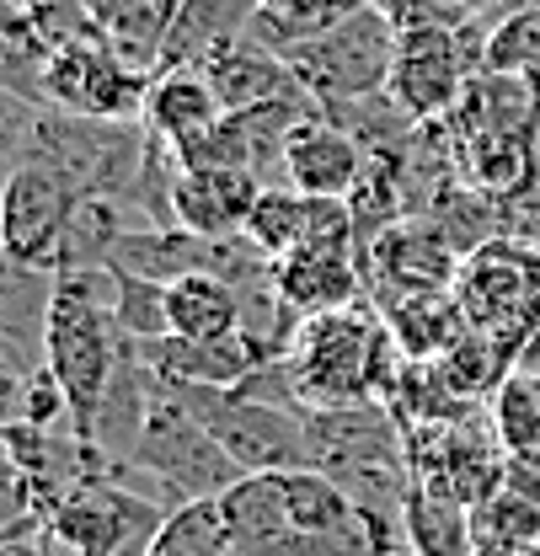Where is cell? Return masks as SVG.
<instances>
[{
	"mask_svg": "<svg viewBox=\"0 0 540 556\" xmlns=\"http://www.w3.org/2000/svg\"><path fill=\"white\" fill-rule=\"evenodd\" d=\"M129 338L113 311V274H60L49 300V327H43V364L60 380L70 402V428L80 444L97 450V422L108 407V391L124 369Z\"/></svg>",
	"mask_w": 540,
	"mask_h": 556,
	"instance_id": "cell-1",
	"label": "cell"
},
{
	"mask_svg": "<svg viewBox=\"0 0 540 556\" xmlns=\"http://www.w3.org/2000/svg\"><path fill=\"white\" fill-rule=\"evenodd\" d=\"M124 471H135L150 482V492L177 514L188 503H209V497H225L230 486L241 482L247 471L219 450V439L199 422V413L177 396V386H155V402L145 413L135 450L124 460Z\"/></svg>",
	"mask_w": 540,
	"mask_h": 556,
	"instance_id": "cell-2",
	"label": "cell"
},
{
	"mask_svg": "<svg viewBox=\"0 0 540 556\" xmlns=\"http://www.w3.org/2000/svg\"><path fill=\"white\" fill-rule=\"evenodd\" d=\"M16 166L60 172L80 199L108 193L129 204V188L145 182L150 166V135H139L135 124H91V118L38 108L33 124L16 135Z\"/></svg>",
	"mask_w": 540,
	"mask_h": 556,
	"instance_id": "cell-3",
	"label": "cell"
},
{
	"mask_svg": "<svg viewBox=\"0 0 540 556\" xmlns=\"http://www.w3.org/2000/svg\"><path fill=\"white\" fill-rule=\"evenodd\" d=\"M397 43H402V33L391 27V16L380 5H364L338 27H327L305 43H289L284 60L300 75V86L316 97L322 113H338V108L369 102L391 86Z\"/></svg>",
	"mask_w": 540,
	"mask_h": 556,
	"instance_id": "cell-4",
	"label": "cell"
},
{
	"mask_svg": "<svg viewBox=\"0 0 540 556\" xmlns=\"http://www.w3.org/2000/svg\"><path fill=\"white\" fill-rule=\"evenodd\" d=\"M166 519H172V508L161 497H150L118 466H108V471H91L70 486L49 530L75 556H155Z\"/></svg>",
	"mask_w": 540,
	"mask_h": 556,
	"instance_id": "cell-5",
	"label": "cell"
},
{
	"mask_svg": "<svg viewBox=\"0 0 540 556\" xmlns=\"http://www.w3.org/2000/svg\"><path fill=\"white\" fill-rule=\"evenodd\" d=\"M177 396L199 413V422L219 439V450L247 471H305L311 460V413L300 407H278L252 391H199V386H177Z\"/></svg>",
	"mask_w": 540,
	"mask_h": 556,
	"instance_id": "cell-6",
	"label": "cell"
},
{
	"mask_svg": "<svg viewBox=\"0 0 540 556\" xmlns=\"http://www.w3.org/2000/svg\"><path fill=\"white\" fill-rule=\"evenodd\" d=\"M150 80H155L150 70L129 65L97 33H86L49 54V65L38 75V108L91 118V124H145Z\"/></svg>",
	"mask_w": 540,
	"mask_h": 556,
	"instance_id": "cell-7",
	"label": "cell"
},
{
	"mask_svg": "<svg viewBox=\"0 0 540 556\" xmlns=\"http://www.w3.org/2000/svg\"><path fill=\"white\" fill-rule=\"evenodd\" d=\"M481 70H487V33L481 27L402 33L386 97L412 124H450Z\"/></svg>",
	"mask_w": 540,
	"mask_h": 556,
	"instance_id": "cell-8",
	"label": "cell"
},
{
	"mask_svg": "<svg viewBox=\"0 0 540 556\" xmlns=\"http://www.w3.org/2000/svg\"><path fill=\"white\" fill-rule=\"evenodd\" d=\"M75 204H80V193L70 188L60 172H49V166H11V177H5V204H0L5 263L60 278Z\"/></svg>",
	"mask_w": 540,
	"mask_h": 556,
	"instance_id": "cell-9",
	"label": "cell"
},
{
	"mask_svg": "<svg viewBox=\"0 0 540 556\" xmlns=\"http://www.w3.org/2000/svg\"><path fill=\"white\" fill-rule=\"evenodd\" d=\"M139 358L166 380V386H199V391H236L247 386L268 358H278L252 327L219 338V343H188V338H155V343H135Z\"/></svg>",
	"mask_w": 540,
	"mask_h": 556,
	"instance_id": "cell-10",
	"label": "cell"
},
{
	"mask_svg": "<svg viewBox=\"0 0 540 556\" xmlns=\"http://www.w3.org/2000/svg\"><path fill=\"white\" fill-rule=\"evenodd\" d=\"M263 177L241 172V166H177L172 177V225L209 236V241H230L247 230V214L263 199Z\"/></svg>",
	"mask_w": 540,
	"mask_h": 556,
	"instance_id": "cell-11",
	"label": "cell"
},
{
	"mask_svg": "<svg viewBox=\"0 0 540 556\" xmlns=\"http://www.w3.org/2000/svg\"><path fill=\"white\" fill-rule=\"evenodd\" d=\"M364 278H380L386 294H450L461 278V252L428 225V219H402L369 247Z\"/></svg>",
	"mask_w": 540,
	"mask_h": 556,
	"instance_id": "cell-12",
	"label": "cell"
},
{
	"mask_svg": "<svg viewBox=\"0 0 540 556\" xmlns=\"http://www.w3.org/2000/svg\"><path fill=\"white\" fill-rule=\"evenodd\" d=\"M369 177V150L359 144L353 129L332 124L327 113L322 118H305L294 139H289V155H284V182L305 199H353V188Z\"/></svg>",
	"mask_w": 540,
	"mask_h": 556,
	"instance_id": "cell-13",
	"label": "cell"
},
{
	"mask_svg": "<svg viewBox=\"0 0 540 556\" xmlns=\"http://www.w3.org/2000/svg\"><path fill=\"white\" fill-rule=\"evenodd\" d=\"M273 289L294 321L348 311L364 294V257L353 247H300L284 263H273Z\"/></svg>",
	"mask_w": 540,
	"mask_h": 556,
	"instance_id": "cell-14",
	"label": "cell"
},
{
	"mask_svg": "<svg viewBox=\"0 0 540 556\" xmlns=\"http://www.w3.org/2000/svg\"><path fill=\"white\" fill-rule=\"evenodd\" d=\"M203 75H209V86H214L225 113H252V108H268V102H316L300 86V75L289 70V60L278 49H268L263 38H252V33L225 43L203 65Z\"/></svg>",
	"mask_w": 540,
	"mask_h": 556,
	"instance_id": "cell-15",
	"label": "cell"
},
{
	"mask_svg": "<svg viewBox=\"0 0 540 556\" xmlns=\"http://www.w3.org/2000/svg\"><path fill=\"white\" fill-rule=\"evenodd\" d=\"M225 118L214 86L203 70H155L150 80V102H145V135L166 144L172 155L193 150L214 124Z\"/></svg>",
	"mask_w": 540,
	"mask_h": 556,
	"instance_id": "cell-16",
	"label": "cell"
},
{
	"mask_svg": "<svg viewBox=\"0 0 540 556\" xmlns=\"http://www.w3.org/2000/svg\"><path fill=\"white\" fill-rule=\"evenodd\" d=\"M86 5V27L139 70H161L166 54V38H172V22H177V5L183 0H80Z\"/></svg>",
	"mask_w": 540,
	"mask_h": 556,
	"instance_id": "cell-17",
	"label": "cell"
},
{
	"mask_svg": "<svg viewBox=\"0 0 540 556\" xmlns=\"http://www.w3.org/2000/svg\"><path fill=\"white\" fill-rule=\"evenodd\" d=\"M263 0H183L161 70H203L225 43L247 38Z\"/></svg>",
	"mask_w": 540,
	"mask_h": 556,
	"instance_id": "cell-18",
	"label": "cell"
},
{
	"mask_svg": "<svg viewBox=\"0 0 540 556\" xmlns=\"http://www.w3.org/2000/svg\"><path fill=\"white\" fill-rule=\"evenodd\" d=\"M247 327V300L230 278L219 274H188L166 283V338L188 343H219Z\"/></svg>",
	"mask_w": 540,
	"mask_h": 556,
	"instance_id": "cell-19",
	"label": "cell"
},
{
	"mask_svg": "<svg viewBox=\"0 0 540 556\" xmlns=\"http://www.w3.org/2000/svg\"><path fill=\"white\" fill-rule=\"evenodd\" d=\"M406 552L412 556H476L472 508L439 486L412 482L406 492Z\"/></svg>",
	"mask_w": 540,
	"mask_h": 556,
	"instance_id": "cell-20",
	"label": "cell"
},
{
	"mask_svg": "<svg viewBox=\"0 0 540 556\" xmlns=\"http://www.w3.org/2000/svg\"><path fill=\"white\" fill-rule=\"evenodd\" d=\"M364 5H375V0H263L258 22H252V38H263L268 49L284 54L289 43H305V38L338 27Z\"/></svg>",
	"mask_w": 540,
	"mask_h": 556,
	"instance_id": "cell-21",
	"label": "cell"
},
{
	"mask_svg": "<svg viewBox=\"0 0 540 556\" xmlns=\"http://www.w3.org/2000/svg\"><path fill=\"white\" fill-rule=\"evenodd\" d=\"M305 219H311V199L294 193L289 182H268L263 199L247 214V230H241V236H247L268 263H284L289 252L305 247Z\"/></svg>",
	"mask_w": 540,
	"mask_h": 556,
	"instance_id": "cell-22",
	"label": "cell"
},
{
	"mask_svg": "<svg viewBox=\"0 0 540 556\" xmlns=\"http://www.w3.org/2000/svg\"><path fill=\"white\" fill-rule=\"evenodd\" d=\"M472 525H476V556L540 546V503L508 492V486L492 492L481 508H472Z\"/></svg>",
	"mask_w": 540,
	"mask_h": 556,
	"instance_id": "cell-23",
	"label": "cell"
},
{
	"mask_svg": "<svg viewBox=\"0 0 540 556\" xmlns=\"http://www.w3.org/2000/svg\"><path fill=\"white\" fill-rule=\"evenodd\" d=\"M492 433L503 439L508 455L540 444V380L536 375H525V369L503 375V386L492 391Z\"/></svg>",
	"mask_w": 540,
	"mask_h": 556,
	"instance_id": "cell-24",
	"label": "cell"
},
{
	"mask_svg": "<svg viewBox=\"0 0 540 556\" xmlns=\"http://www.w3.org/2000/svg\"><path fill=\"white\" fill-rule=\"evenodd\" d=\"M155 556H236L230 546V530H225V514H219V497L209 503H188L166 519Z\"/></svg>",
	"mask_w": 540,
	"mask_h": 556,
	"instance_id": "cell-25",
	"label": "cell"
},
{
	"mask_svg": "<svg viewBox=\"0 0 540 556\" xmlns=\"http://www.w3.org/2000/svg\"><path fill=\"white\" fill-rule=\"evenodd\" d=\"M113 274V268H108ZM113 311L129 343H155L166 338V283H150L135 274H113Z\"/></svg>",
	"mask_w": 540,
	"mask_h": 556,
	"instance_id": "cell-26",
	"label": "cell"
},
{
	"mask_svg": "<svg viewBox=\"0 0 540 556\" xmlns=\"http://www.w3.org/2000/svg\"><path fill=\"white\" fill-rule=\"evenodd\" d=\"M397 33H434V27H472V16L455 0H375Z\"/></svg>",
	"mask_w": 540,
	"mask_h": 556,
	"instance_id": "cell-27",
	"label": "cell"
},
{
	"mask_svg": "<svg viewBox=\"0 0 540 556\" xmlns=\"http://www.w3.org/2000/svg\"><path fill=\"white\" fill-rule=\"evenodd\" d=\"M5 556H75V552H70L54 530H38V535H22V541H11V546H5Z\"/></svg>",
	"mask_w": 540,
	"mask_h": 556,
	"instance_id": "cell-28",
	"label": "cell"
},
{
	"mask_svg": "<svg viewBox=\"0 0 540 556\" xmlns=\"http://www.w3.org/2000/svg\"><path fill=\"white\" fill-rule=\"evenodd\" d=\"M514 369H525V375H536V380H540V327L525 338V348H519V364H514Z\"/></svg>",
	"mask_w": 540,
	"mask_h": 556,
	"instance_id": "cell-29",
	"label": "cell"
},
{
	"mask_svg": "<svg viewBox=\"0 0 540 556\" xmlns=\"http://www.w3.org/2000/svg\"><path fill=\"white\" fill-rule=\"evenodd\" d=\"M466 16H481V11H492V5H508V0H455Z\"/></svg>",
	"mask_w": 540,
	"mask_h": 556,
	"instance_id": "cell-30",
	"label": "cell"
},
{
	"mask_svg": "<svg viewBox=\"0 0 540 556\" xmlns=\"http://www.w3.org/2000/svg\"><path fill=\"white\" fill-rule=\"evenodd\" d=\"M397 556H412V552H397Z\"/></svg>",
	"mask_w": 540,
	"mask_h": 556,
	"instance_id": "cell-31",
	"label": "cell"
}]
</instances>
